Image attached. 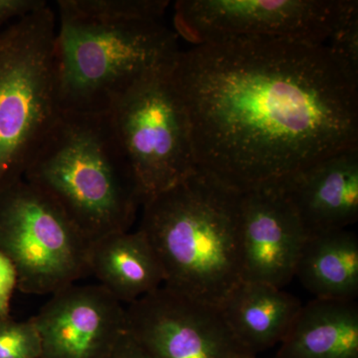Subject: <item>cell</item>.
Instances as JSON below:
<instances>
[{
  "label": "cell",
  "instance_id": "obj_1",
  "mask_svg": "<svg viewBox=\"0 0 358 358\" xmlns=\"http://www.w3.org/2000/svg\"><path fill=\"white\" fill-rule=\"evenodd\" d=\"M171 79L197 169L244 192L358 147V81L326 45L232 38L180 51Z\"/></svg>",
  "mask_w": 358,
  "mask_h": 358
},
{
  "label": "cell",
  "instance_id": "obj_2",
  "mask_svg": "<svg viewBox=\"0 0 358 358\" xmlns=\"http://www.w3.org/2000/svg\"><path fill=\"white\" fill-rule=\"evenodd\" d=\"M242 192L196 169L143 205L140 229L164 286L218 307L241 281Z\"/></svg>",
  "mask_w": 358,
  "mask_h": 358
},
{
  "label": "cell",
  "instance_id": "obj_3",
  "mask_svg": "<svg viewBox=\"0 0 358 358\" xmlns=\"http://www.w3.org/2000/svg\"><path fill=\"white\" fill-rule=\"evenodd\" d=\"M24 180L48 195L92 243L129 231L143 207L108 113H61Z\"/></svg>",
  "mask_w": 358,
  "mask_h": 358
},
{
  "label": "cell",
  "instance_id": "obj_4",
  "mask_svg": "<svg viewBox=\"0 0 358 358\" xmlns=\"http://www.w3.org/2000/svg\"><path fill=\"white\" fill-rule=\"evenodd\" d=\"M56 84L62 112L103 114L131 85L171 67L178 36L160 20H100L59 3Z\"/></svg>",
  "mask_w": 358,
  "mask_h": 358
},
{
  "label": "cell",
  "instance_id": "obj_5",
  "mask_svg": "<svg viewBox=\"0 0 358 358\" xmlns=\"http://www.w3.org/2000/svg\"><path fill=\"white\" fill-rule=\"evenodd\" d=\"M55 13L45 6L0 31V196L26 171L62 110Z\"/></svg>",
  "mask_w": 358,
  "mask_h": 358
},
{
  "label": "cell",
  "instance_id": "obj_6",
  "mask_svg": "<svg viewBox=\"0 0 358 358\" xmlns=\"http://www.w3.org/2000/svg\"><path fill=\"white\" fill-rule=\"evenodd\" d=\"M173 67L141 78L108 112L143 205L197 169L189 117L171 79Z\"/></svg>",
  "mask_w": 358,
  "mask_h": 358
},
{
  "label": "cell",
  "instance_id": "obj_7",
  "mask_svg": "<svg viewBox=\"0 0 358 358\" xmlns=\"http://www.w3.org/2000/svg\"><path fill=\"white\" fill-rule=\"evenodd\" d=\"M91 246L64 211L24 179L0 196V251L15 267L23 293L53 294L90 275Z\"/></svg>",
  "mask_w": 358,
  "mask_h": 358
},
{
  "label": "cell",
  "instance_id": "obj_8",
  "mask_svg": "<svg viewBox=\"0 0 358 358\" xmlns=\"http://www.w3.org/2000/svg\"><path fill=\"white\" fill-rule=\"evenodd\" d=\"M345 0H179L174 32L194 46L232 38L326 43Z\"/></svg>",
  "mask_w": 358,
  "mask_h": 358
},
{
  "label": "cell",
  "instance_id": "obj_9",
  "mask_svg": "<svg viewBox=\"0 0 358 358\" xmlns=\"http://www.w3.org/2000/svg\"><path fill=\"white\" fill-rule=\"evenodd\" d=\"M126 331L152 358L254 357L231 333L218 307L164 286L128 305Z\"/></svg>",
  "mask_w": 358,
  "mask_h": 358
},
{
  "label": "cell",
  "instance_id": "obj_10",
  "mask_svg": "<svg viewBox=\"0 0 358 358\" xmlns=\"http://www.w3.org/2000/svg\"><path fill=\"white\" fill-rule=\"evenodd\" d=\"M31 320L41 358H108L126 331V308L100 285L73 284Z\"/></svg>",
  "mask_w": 358,
  "mask_h": 358
},
{
  "label": "cell",
  "instance_id": "obj_11",
  "mask_svg": "<svg viewBox=\"0 0 358 358\" xmlns=\"http://www.w3.org/2000/svg\"><path fill=\"white\" fill-rule=\"evenodd\" d=\"M307 236L278 185L242 192L241 281L284 289L294 278Z\"/></svg>",
  "mask_w": 358,
  "mask_h": 358
},
{
  "label": "cell",
  "instance_id": "obj_12",
  "mask_svg": "<svg viewBox=\"0 0 358 358\" xmlns=\"http://www.w3.org/2000/svg\"><path fill=\"white\" fill-rule=\"evenodd\" d=\"M277 185L307 238L348 229L358 219V147L331 155Z\"/></svg>",
  "mask_w": 358,
  "mask_h": 358
},
{
  "label": "cell",
  "instance_id": "obj_13",
  "mask_svg": "<svg viewBox=\"0 0 358 358\" xmlns=\"http://www.w3.org/2000/svg\"><path fill=\"white\" fill-rule=\"evenodd\" d=\"M301 307L282 289L246 281L238 282L218 306L231 333L254 355L280 345Z\"/></svg>",
  "mask_w": 358,
  "mask_h": 358
},
{
  "label": "cell",
  "instance_id": "obj_14",
  "mask_svg": "<svg viewBox=\"0 0 358 358\" xmlns=\"http://www.w3.org/2000/svg\"><path fill=\"white\" fill-rule=\"evenodd\" d=\"M89 268L98 285L127 305L164 284L159 258L141 230L113 233L93 242Z\"/></svg>",
  "mask_w": 358,
  "mask_h": 358
},
{
  "label": "cell",
  "instance_id": "obj_15",
  "mask_svg": "<svg viewBox=\"0 0 358 358\" xmlns=\"http://www.w3.org/2000/svg\"><path fill=\"white\" fill-rule=\"evenodd\" d=\"M277 358H358L357 301L315 299L303 306Z\"/></svg>",
  "mask_w": 358,
  "mask_h": 358
},
{
  "label": "cell",
  "instance_id": "obj_16",
  "mask_svg": "<svg viewBox=\"0 0 358 358\" xmlns=\"http://www.w3.org/2000/svg\"><path fill=\"white\" fill-rule=\"evenodd\" d=\"M294 277L315 299L357 300V234L343 229L307 238L296 263Z\"/></svg>",
  "mask_w": 358,
  "mask_h": 358
},
{
  "label": "cell",
  "instance_id": "obj_17",
  "mask_svg": "<svg viewBox=\"0 0 358 358\" xmlns=\"http://www.w3.org/2000/svg\"><path fill=\"white\" fill-rule=\"evenodd\" d=\"M72 13L100 20H160L167 0H59Z\"/></svg>",
  "mask_w": 358,
  "mask_h": 358
},
{
  "label": "cell",
  "instance_id": "obj_18",
  "mask_svg": "<svg viewBox=\"0 0 358 358\" xmlns=\"http://www.w3.org/2000/svg\"><path fill=\"white\" fill-rule=\"evenodd\" d=\"M327 48L346 74L358 81V2L345 0L327 37Z\"/></svg>",
  "mask_w": 358,
  "mask_h": 358
},
{
  "label": "cell",
  "instance_id": "obj_19",
  "mask_svg": "<svg viewBox=\"0 0 358 358\" xmlns=\"http://www.w3.org/2000/svg\"><path fill=\"white\" fill-rule=\"evenodd\" d=\"M0 358H41V343L31 319L0 320Z\"/></svg>",
  "mask_w": 358,
  "mask_h": 358
},
{
  "label": "cell",
  "instance_id": "obj_20",
  "mask_svg": "<svg viewBox=\"0 0 358 358\" xmlns=\"http://www.w3.org/2000/svg\"><path fill=\"white\" fill-rule=\"evenodd\" d=\"M17 287V274L10 259L0 251V320L8 319L10 301Z\"/></svg>",
  "mask_w": 358,
  "mask_h": 358
},
{
  "label": "cell",
  "instance_id": "obj_21",
  "mask_svg": "<svg viewBox=\"0 0 358 358\" xmlns=\"http://www.w3.org/2000/svg\"><path fill=\"white\" fill-rule=\"evenodd\" d=\"M47 6L45 0H0V27L8 21L20 20Z\"/></svg>",
  "mask_w": 358,
  "mask_h": 358
},
{
  "label": "cell",
  "instance_id": "obj_22",
  "mask_svg": "<svg viewBox=\"0 0 358 358\" xmlns=\"http://www.w3.org/2000/svg\"><path fill=\"white\" fill-rule=\"evenodd\" d=\"M108 358H152L150 353L145 350L128 333L124 331L119 338L117 343H115L114 350L110 353Z\"/></svg>",
  "mask_w": 358,
  "mask_h": 358
},
{
  "label": "cell",
  "instance_id": "obj_23",
  "mask_svg": "<svg viewBox=\"0 0 358 358\" xmlns=\"http://www.w3.org/2000/svg\"><path fill=\"white\" fill-rule=\"evenodd\" d=\"M247 358H258V357H257V355H254V357H247Z\"/></svg>",
  "mask_w": 358,
  "mask_h": 358
}]
</instances>
